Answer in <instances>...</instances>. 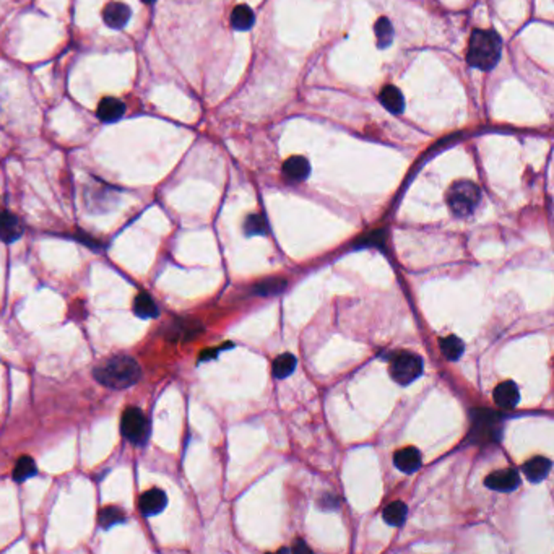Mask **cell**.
<instances>
[{
  "mask_svg": "<svg viewBox=\"0 0 554 554\" xmlns=\"http://www.w3.org/2000/svg\"><path fill=\"white\" fill-rule=\"evenodd\" d=\"M95 379L109 389H129L140 380L142 368L132 356H113L93 369Z\"/></svg>",
  "mask_w": 554,
  "mask_h": 554,
  "instance_id": "6da1fadb",
  "label": "cell"
},
{
  "mask_svg": "<svg viewBox=\"0 0 554 554\" xmlns=\"http://www.w3.org/2000/svg\"><path fill=\"white\" fill-rule=\"evenodd\" d=\"M503 54V40L494 30H475L471 33L466 60L480 70H493Z\"/></svg>",
  "mask_w": 554,
  "mask_h": 554,
  "instance_id": "7a4b0ae2",
  "label": "cell"
},
{
  "mask_svg": "<svg viewBox=\"0 0 554 554\" xmlns=\"http://www.w3.org/2000/svg\"><path fill=\"white\" fill-rule=\"evenodd\" d=\"M481 200L480 187L470 181H459L452 184L447 194V204L455 216L466 218L476 210Z\"/></svg>",
  "mask_w": 554,
  "mask_h": 554,
  "instance_id": "3957f363",
  "label": "cell"
},
{
  "mask_svg": "<svg viewBox=\"0 0 554 554\" xmlns=\"http://www.w3.org/2000/svg\"><path fill=\"white\" fill-rule=\"evenodd\" d=\"M120 431L122 436L133 446H145L150 437V420L140 408L129 407L122 413L120 420Z\"/></svg>",
  "mask_w": 554,
  "mask_h": 554,
  "instance_id": "277c9868",
  "label": "cell"
},
{
  "mask_svg": "<svg viewBox=\"0 0 554 554\" xmlns=\"http://www.w3.org/2000/svg\"><path fill=\"white\" fill-rule=\"evenodd\" d=\"M390 374L392 379L400 385H408L416 380L423 374V361L418 355L409 351H400L393 356L390 364Z\"/></svg>",
  "mask_w": 554,
  "mask_h": 554,
  "instance_id": "5b68a950",
  "label": "cell"
},
{
  "mask_svg": "<svg viewBox=\"0 0 554 554\" xmlns=\"http://www.w3.org/2000/svg\"><path fill=\"white\" fill-rule=\"evenodd\" d=\"M498 425L499 414L488 412V409H475L471 437H473L475 442H491L498 439Z\"/></svg>",
  "mask_w": 554,
  "mask_h": 554,
  "instance_id": "8992f818",
  "label": "cell"
},
{
  "mask_svg": "<svg viewBox=\"0 0 554 554\" xmlns=\"http://www.w3.org/2000/svg\"><path fill=\"white\" fill-rule=\"evenodd\" d=\"M132 10L124 2H109L103 8V22L111 30H124L130 22Z\"/></svg>",
  "mask_w": 554,
  "mask_h": 554,
  "instance_id": "52a82bcc",
  "label": "cell"
},
{
  "mask_svg": "<svg viewBox=\"0 0 554 554\" xmlns=\"http://www.w3.org/2000/svg\"><path fill=\"white\" fill-rule=\"evenodd\" d=\"M25 233V226L17 215L7 210H0V241L6 244L17 243Z\"/></svg>",
  "mask_w": 554,
  "mask_h": 554,
  "instance_id": "ba28073f",
  "label": "cell"
},
{
  "mask_svg": "<svg viewBox=\"0 0 554 554\" xmlns=\"http://www.w3.org/2000/svg\"><path fill=\"white\" fill-rule=\"evenodd\" d=\"M168 505V496L165 491L153 488L147 493H143L140 496V503H138V507H140V512L145 515V517H153V515L161 514L163 510L166 509Z\"/></svg>",
  "mask_w": 554,
  "mask_h": 554,
  "instance_id": "9c48e42d",
  "label": "cell"
},
{
  "mask_svg": "<svg viewBox=\"0 0 554 554\" xmlns=\"http://www.w3.org/2000/svg\"><path fill=\"white\" fill-rule=\"evenodd\" d=\"M484 483L489 489L509 493V491H514L520 484V478H519V473L515 470L504 469V470H498V471H494V473L488 475V478H486Z\"/></svg>",
  "mask_w": 554,
  "mask_h": 554,
  "instance_id": "30bf717a",
  "label": "cell"
},
{
  "mask_svg": "<svg viewBox=\"0 0 554 554\" xmlns=\"http://www.w3.org/2000/svg\"><path fill=\"white\" fill-rule=\"evenodd\" d=\"M96 114H98L101 122L114 124L124 117L125 104L117 98H104L99 101Z\"/></svg>",
  "mask_w": 554,
  "mask_h": 554,
  "instance_id": "8fae6325",
  "label": "cell"
},
{
  "mask_svg": "<svg viewBox=\"0 0 554 554\" xmlns=\"http://www.w3.org/2000/svg\"><path fill=\"white\" fill-rule=\"evenodd\" d=\"M520 393L519 387L510 380L500 382L498 387L494 389V402L504 409H512L519 405Z\"/></svg>",
  "mask_w": 554,
  "mask_h": 554,
  "instance_id": "7c38bea8",
  "label": "cell"
},
{
  "mask_svg": "<svg viewBox=\"0 0 554 554\" xmlns=\"http://www.w3.org/2000/svg\"><path fill=\"white\" fill-rule=\"evenodd\" d=\"M393 464L403 473H414L421 466V454L414 447H405L393 457Z\"/></svg>",
  "mask_w": 554,
  "mask_h": 554,
  "instance_id": "4fadbf2b",
  "label": "cell"
},
{
  "mask_svg": "<svg viewBox=\"0 0 554 554\" xmlns=\"http://www.w3.org/2000/svg\"><path fill=\"white\" fill-rule=\"evenodd\" d=\"M380 104L384 106L385 109L390 111L392 114H402L405 109V98L397 86L387 85L380 90L379 95Z\"/></svg>",
  "mask_w": 554,
  "mask_h": 554,
  "instance_id": "5bb4252c",
  "label": "cell"
},
{
  "mask_svg": "<svg viewBox=\"0 0 554 554\" xmlns=\"http://www.w3.org/2000/svg\"><path fill=\"white\" fill-rule=\"evenodd\" d=\"M283 172L291 181H304L311 172V165L304 156H291L283 163Z\"/></svg>",
  "mask_w": 554,
  "mask_h": 554,
  "instance_id": "9a60e30c",
  "label": "cell"
},
{
  "mask_svg": "<svg viewBox=\"0 0 554 554\" xmlns=\"http://www.w3.org/2000/svg\"><path fill=\"white\" fill-rule=\"evenodd\" d=\"M133 312L135 316L140 319H156L160 316V309H158L156 302L148 293L142 291L135 296L133 300Z\"/></svg>",
  "mask_w": 554,
  "mask_h": 554,
  "instance_id": "2e32d148",
  "label": "cell"
},
{
  "mask_svg": "<svg viewBox=\"0 0 554 554\" xmlns=\"http://www.w3.org/2000/svg\"><path fill=\"white\" fill-rule=\"evenodd\" d=\"M551 470V462L546 457H535L523 465V473L532 483H539L546 478Z\"/></svg>",
  "mask_w": 554,
  "mask_h": 554,
  "instance_id": "e0dca14e",
  "label": "cell"
},
{
  "mask_svg": "<svg viewBox=\"0 0 554 554\" xmlns=\"http://www.w3.org/2000/svg\"><path fill=\"white\" fill-rule=\"evenodd\" d=\"M255 22L252 8L247 6H238L231 13V26L236 31H247L252 28Z\"/></svg>",
  "mask_w": 554,
  "mask_h": 554,
  "instance_id": "ac0fdd59",
  "label": "cell"
},
{
  "mask_svg": "<svg viewBox=\"0 0 554 554\" xmlns=\"http://www.w3.org/2000/svg\"><path fill=\"white\" fill-rule=\"evenodd\" d=\"M38 473L36 464L31 457H20L18 462L15 464V469H13V481L17 483H25L30 478H33Z\"/></svg>",
  "mask_w": 554,
  "mask_h": 554,
  "instance_id": "d6986e66",
  "label": "cell"
},
{
  "mask_svg": "<svg viewBox=\"0 0 554 554\" xmlns=\"http://www.w3.org/2000/svg\"><path fill=\"white\" fill-rule=\"evenodd\" d=\"M407 505L400 503V500H393V503H390L385 507L384 520L389 525H392V527H400L405 522V519H407Z\"/></svg>",
  "mask_w": 554,
  "mask_h": 554,
  "instance_id": "ffe728a7",
  "label": "cell"
},
{
  "mask_svg": "<svg viewBox=\"0 0 554 554\" xmlns=\"http://www.w3.org/2000/svg\"><path fill=\"white\" fill-rule=\"evenodd\" d=\"M374 31H375V38H377V46L380 49H384V47H389L392 44L393 41V28H392V23H390L389 18H379L377 23H375L374 26Z\"/></svg>",
  "mask_w": 554,
  "mask_h": 554,
  "instance_id": "44dd1931",
  "label": "cell"
},
{
  "mask_svg": "<svg viewBox=\"0 0 554 554\" xmlns=\"http://www.w3.org/2000/svg\"><path fill=\"white\" fill-rule=\"evenodd\" d=\"M296 368V358L290 353L277 356V359L273 361V374L275 377L285 379L290 375Z\"/></svg>",
  "mask_w": 554,
  "mask_h": 554,
  "instance_id": "7402d4cb",
  "label": "cell"
},
{
  "mask_svg": "<svg viewBox=\"0 0 554 554\" xmlns=\"http://www.w3.org/2000/svg\"><path fill=\"white\" fill-rule=\"evenodd\" d=\"M125 522V514L122 509L114 507V505H109V507H104L99 512V525L101 528L109 530L113 528L114 525Z\"/></svg>",
  "mask_w": 554,
  "mask_h": 554,
  "instance_id": "603a6c76",
  "label": "cell"
},
{
  "mask_svg": "<svg viewBox=\"0 0 554 554\" xmlns=\"http://www.w3.org/2000/svg\"><path fill=\"white\" fill-rule=\"evenodd\" d=\"M441 350H442V355L446 356L449 361H457L464 353V343H462L460 339H457V336L450 335L447 336V339H442L441 340Z\"/></svg>",
  "mask_w": 554,
  "mask_h": 554,
  "instance_id": "cb8c5ba5",
  "label": "cell"
},
{
  "mask_svg": "<svg viewBox=\"0 0 554 554\" xmlns=\"http://www.w3.org/2000/svg\"><path fill=\"white\" fill-rule=\"evenodd\" d=\"M267 221H265L263 216L260 215H250L247 216L244 223V231L247 236H260L267 233Z\"/></svg>",
  "mask_w": 554,
  "mask_h": 554,
  "instance_id": "d4e9b609",
  "label": "cell"
},
{
  "mask_svg": "<svg viewBox=\"0 0 554 554\" xmlns=\"http://www.w3.org/2000/svg\"><path fill=\"white\" fill-rule=\"evenodd\" d=\"M285 286H286L285 280H280V278H270V280L260 283V285L255 288V291H257L260 296L278 295V293L285 290Z\"/></svg>",
  "mask_w": 554,
  "mask_h": 554,
  "instance_id": "484cf974",
  "label": "cell"
},
{
  "mask_svg": "<svg viewBox=\"0 0 554 554\" xmlns=\"http://www.w3.org/2000/svg\"><path fill=\"white\" fill-rule=\"evenodd\" d=\"M385 241H387V233L384 229H377L369 233L368 236H364L363 239L358 241V245H374V247H384Z\"/></svg>",
  "mask_w": 554,
  "mask_h": 554,
  "instance_id": "4316f807",
  "label": "cell"
},
{
  "mask_svg": "<svg viewBox=\"0 0 554 554\" xmlns=\"http://www.w3.org/2000/svg\"><path fill=\"white\" fill-rule=\"evenodd\" d=\"M293 551H295V553H296V551H306V553H307V551H311V549H309V548H307V546H306V544H304V543H301V541H298V546H295V548H293Z\"/></svg>",
  "mask_w": 554,
  "mask_h": 554,
  "instance_id": "83f0119b",
  "label": "cell"
},
{
  "mask_svg": "<svg viewBox=\"0 0 554 554\" xmlns=\"http://www.w3.org/2000/svg\"><path fill=\"white\" fill-rule=\"evenodd\" d=\"M142 2H143V3H153V2H155V0H142Z\"/></svg>",
  "mask_w": 554,
  "mask_h": 554,
  "instance_id": "f1b7e54d",
  "label": "cell"
}]
</instances>
